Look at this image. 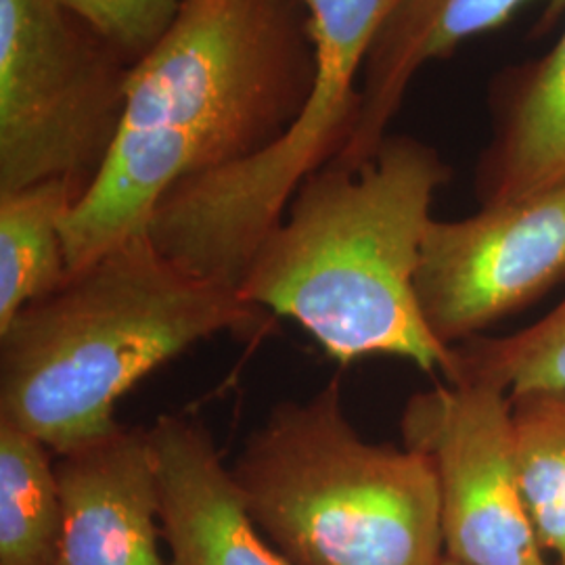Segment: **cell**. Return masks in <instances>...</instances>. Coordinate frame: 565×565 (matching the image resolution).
Here are the masks:
<instances>
[{
  "label": "cell",
  "instance_id": "obj_13",
  "mask_svg": "<svg viewBox=\"0 0 565 565\" xmlns=\"http://www.w3.org/2000/svg\"><path fill=\"white\" fill-rule=\"evenodd\" d=\"M81 198L70 181L0 191V331L70 279L63 223Z\"/></svg>",
  "mask_w": 565,
  "mask_h": 565
},
{
  "label": "cell",
  "instance_id": "obj_17",
  "mask_svg": "<svg viewBox=\"0 0 565 565\" xmlns=\"http://www.w3.org/2000/svg\"><path fill=\"white\" fill-rule=\"evenodd\" d=\"M95 28L132 65L162 41L182 0H55Z\"/></svg>",
  "mask_w": 565,
  "mask_h": 565
},
{
  "label": "cell",
  "instance_id": "obj_14",
  "mask_svg": "<svg viewBox=\"0 0 565 565\" xmlns=\"http://www.w3.org/2000/svg\"><path fill=\"white\" fill-rule=\"evenodd\" d=\"M53 450L0 422V565H53L61 492Z\"/></svg>",
  "mask_w": 565,
  "mask_h": 565
},
{
  "label": "cell",
  "instance_id": "obj_9",
  "mask_svg": "<svg viewBox=\"0 0 565 565\" xmlns=\"http://www.w3.org/2000/svg\"><path fill=\"white\" fill-rule=\"evenodd\" d=\"M61 534L53 565H168L149 429L118 427L60 455Z\"/></svg>",
  "mask_w": 565,
  "mask_h": 565
},
{
  "label": "cell",
  "instance_id": "obj_15",
  "mask_svg": "<svg viewBox=\"0 0 565 565\" xmlns=\"http://www.w3.org/2000/svg\"><path fill=\"white\" fill-rule=\"evenodd\" d=\"M509 398L527 513L551 564L565 565V392Z\"/></svg>",
  "mask_w": 565,
  "mask_h": 565
},
{
  "label": "cell",
  "instance_id": "obj_5",
  "mask_svg": "<svg viewBox=\"0 0 565 565\" xmlns=\"http://www.w3.org/2000/svg\"><path fill=\"white\" fill-rule=\"evenodd\" d=\"M302 2L321 72L317 95L260 153L177 184L147 231L168 260L233 291L298 189L352 141L364 63L398 0Z\"/></svg>",
  "mask_w": 565,
  "mask_h": 565
},
{
  "label": "cell",
  "instance_id": "obj_11",
  "mask_svg": "<svg viewBox=\"0 0 565 565\" xmlns=\"http://www.w3.org/2000/svg\"><path fill=\"white\" fill-rule=\"evenodd\" d=\"M527 0H398L364 63L354 137L338 162H369L390 137L404 97L429 61L445 60L461 42L503 25ZM545 30L565 18V0H543Z\"/></svg>",
  "mask_w": 565,
  "mask_h": 565
},
{
  "label": "cell",
  "instance_id": "obj_16",
  "mask_svg": "<svg viewBox=\"0 0 565 565\" xmlns=\"http://www.w3.org/2000/svg\"><path fill=\"white\" fill-rule=\"evenodd\" d=\"M455 373L446 384L484 382L509 396L565 392V300L545 319L505 338H471L452 345Z\"/></svg>",
  "mask_w": 565,
  "mask_h": 565
},
{
  "label": "cell",
  "instance_id": "obj_1",
  "mask_svg": "<svg viewBox=\"0 0 565 565\" xmlns=\"http://www.w3.org/2000/svg\"><path fill=\"white\" fill-rule=\"evenodd\" d=\"M319 81L302 0H182L132 65L118 139L63 223L70 277L147 233L177 184L277 141Z\"/></svg>",
  "mask_w": 565,
  "mask_h": 565
},
{
  "label": "cell",
  "instance_id": "obj_12",
  "mask_svg": "<svg viewBox=\"0 0 565 565\" xmlns=\"http://www.w3.org/2000/svg\"><path fill=\"white\" fill-rule=\"evenodd\" d=\"M492 135L476 170L486 205L565 182V30L551 51L501 72L490 88Z\"/></svg>",
  "mask_w": 565,
  "mask_h": 565
},
{
  "label": "cell",
  "instance_id": "obj_18",
  "mask_svg": "<svg viewBox=\"0 0 565 565\" xmlns=\"http://www.w3.org/2000/svg\"><path fill=\"white\" fill-rule=\"evenodd\" d=\"M443 565H459V564H455V562H448V559H446V557H445V562H443Z\"/></svg>",
  "mask_w": 565,
  "mask_h": 565
},
{
  "label": "cell",
  "instance_id": "obj_6",
  "mask_svg": "<svg viewBox=\"0 0 565 565\" xmlns=\"http://www.w3.org/2000/svg\"><path fill=\"white\" fill-rule=\"evenodd\" d=\"M132 63L55 0H0V191L95 181Z\"/></svg>",
  "mask_w": 565,
  "mask_h": 565
},
{
  "label": "cell",
  "instance_id": "obj_10",
  "mask_svg": "<svg viewBox=\"0 0 565 565\" xmlns=\"http://www.w3.org/2000/svg\"><path fill=\"white\" fill-rule=\"evenodd\" d=\"M168 565H291L249 515L207 429L181 415L149 427Z\"/></svg>",
  "mask_w": 565,
  "mask_h": 565
},
{
  "label": "cell",
  "instance_id": "obj_3",
  "mask_svg": "<svg viewBox=\"0 0 565 565\" xmlns=\"http://www.w3.org/2000/svg\"><path fill=\"white\" fill-rule=\"evenodd\" d=\"M256 321L237 291L182 270L142 233L0 331V422L60 457L116 431V406L142 377Z\"/></svg>",
  "mask_w": 565,
  "mask_h": 565
},
{
  "label": "cell",
  "instance_id": "obj_8",
  "mask_svg": "<svg viewBox=\"0 0 565 565\" xmlns=\"http://www.w3.org/2000/svg\"><path fill=\"white\" fill-rule=\"evenodd\" d=\"M565 279V182L461 221H431L415 289L445 343L476 338Z\"/></svg>",
  "mask_w": 565,
  "mask_h": 565
},
{
  "label": "cell",
  "instance_id": "obj_7",
  "mask_svg": "<svg viewBox=\"0 0 565 565\" xmlns=\"http://www.w3.org/2000/svg\"><path fill=\"white\" fill-rule=\"evenodd\" d=\"M401 429L404 446L434 467L448 562L553 565L525 507L503 387L461 382L419 392Z\"/></svg>",
  "mask_w": 565,
  "mask_h": 565
},
{
  "label": "cell",
  "instance_id": "obj_2",
  "mask_svg": "<svg viewBox=\"0 0 565 565\" xmlns=\"http://www.w3.org/2000/svg\"><path fill=\"white\" fill-rule=\"evenodd\" d=\"M448 179L434 147L394 135L356 168L324 166L298 189L237 294L302 324L340 363L394 356L450 382L455 350L425 323L415 289Z\"/></svg>",
  "mask_w": 565,
  "mask_h": 565
},
{
  "label": "cell",
  "instance_id": "obj_4",
  "mask_svg": "<svg viewBox=\"0 0 565 565\" xmlns=\"http://www.w3.org/2000/svg\"><path fill=\"white\" fill-rule=\"evenodd\" d=\"M231 473L249 515L291 565H443L434 467L411 448L371 445L333 380L273 406Z\"/></svg>",
  "mask_w": 565,
  "mask_h": 565
}]
</instances>
